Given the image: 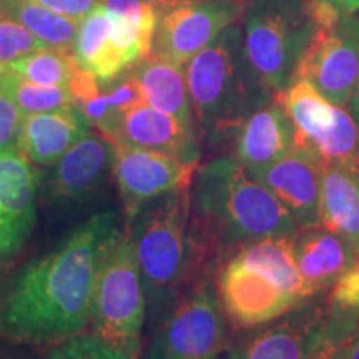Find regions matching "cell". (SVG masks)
Returning a JSON list of instances; mask_svg holds the SVG:
<instances>
[{
	"mask_svg": "<svg viewBox=\"0 0 359 359\" xmlns=\"http://www.w3.org/2000/svg\"><path fill=\"white\" fill-rule=\"evenodd\" d=\"M116 231L115 213L98 212L55 250L29 264L0 306V336L42 346L83 333L98 262Z\"/></svg>",
	"mask_w": 359,
	"mask_h": 359,
	"instance_id": "6da1fadb",
	"label": "cell"
},
{
	"mask_svg": "<svg viewBox=\"0 0 359 359\" xmlns=\"http://www.w3.org/2000/svg\"><path fill=\"white\" fill-rule=\"evenodd\" d=\"M191 230L201 253L226 258L251 241L299 230L275 196L238 163L218 156L196 168L190 183Z\"/></svg>",
	"mask_w": 359,
	"mask_h": 359,
	"instance_id": "7a4b0ae2",
	"label": "cell"
},
{
	"mask_svg": "<svg viewBox=\"0 0 359 359\" xmlns=\"http://www.w3.org/2000/svg\"><path fill=\"white\" fill-rule=\"evenodd\" d=\"M293 236L262 238L223 259L215 290L231 326L262 327L311 299L296 263Z\"/></svg>",
	"mask_w": 359,
	"mask_h": 359,
	"instance_id": "3957f363",
	"label": "cell"
},
{
	"mask_svg": "<svg viewBox=\"0 0 359 359\" xmlns=\"http://www.w3.org/2000/svg\"><path fill=\"white\" fill-rule=\"evenodd\" d=\"M185 75L193 115L210 143L235 138L245 120L275 97L246 55L238 22L188 62Z\"/></svg>",
	"mask_w": 359,
	"mask_h": 359,
	"instance_id": "277c9868",
	"label": "cell"
},
{
	"mask_svg": "<svg viewBox=\"0 0 359 359\" xmlns=\"http://www.w3.org/2000/svg\"><path fill=\"white\" fill-rule=\"evenodd\" d=\"M128 219L147 309L158 320L177 303L201 253L191 230L190 187L148 201Z\"/></svg>",
	"mask_w": 359,
	"mask_h": 359,
	"instance_id": "5b68a950",
	"label": "cell"
},
{
	"mask_svg": "<svg viewBox=\"0 0 359 359\" xmlns=\"http://www.w3.org/2000/svg\"><path fill=\"white\" fill-rule=\"evenodd\" d=\"M147 296L128 231L118 230L103 250L93 283V333L133 359H140Z\"/></svg>",
	"mask_w": 359,
	"mask_h": 359,
	"instance_id": "8992f818",
	"label": "cell"
},
{
	"mask_svg": "<svg viewBox=\"0 0 359 359\" xmlns=\"http://www.w3.org/2000/svg\"><path fill=\"white\" fill-rule=\"evenodd\" d=\"M246 55L269 92L278 95L294 79L316 19L309 0H248L241 15Z\"/></svg>",
	"mask_w": 359,
	"mask_h": 359,
	"instance_id": "52a82bcc",
	"label": "cell"
},
{
	"mask_svg": "<svg viewBox=\"0 0 359 359\" xmlns=\"http://www.w3.org/2000/svg\"><path fill=\"white\" fill-rule=\"evenodd\" d=\"M215 283L201 281L160 318L145 359H218L231 346Z\"/></svg>",
	"mask_w": 359,
	"mask_h": 359,
	"instance_id": "ba28073f",
	"label": "cell"
},
{
	"mask_svg": "<svg viewBox=\"0 0 359 359\" xmlns=\"http://www.w3.org/2000/svg\"><path fill=\"white\" fill-rule=\"evenodd\" d=\"M294 79L306 80L333 105L346 107L359 82V15L316 24Z\"/></svg>",
	"mask_w": 359,
	"mask_h": 359,
	"instance_id": "9c48e42d",
	"label": "cell"
},
{
	"mask_svg": "<svg viewBox=\"0 0 359 359\" xmlns=\"http://www.w3.org/2000/svg\"><path fill=\"white\" fill-rule=\"evenodd\" d=\"M243 0H188L158 12L151 55L185 67L243 15Z\"/></svg>",
	"mask_w": 359,
	"mask_h": 359,
	"instance_id": "30bf717a",
	"label": "cell"
},
{
	"mask_svg": "<svg viewBox=\"0 0 359 359\" xmlns=\"http://www.w3.org/2000/svg\"><path fill=\"white\" fill-rule=\"evenodd\" d=\"M114 145V173L127 215H133L148 201L190 187L198 163L183 161L163 151L125 143Z\"/></svg>",
	"mask_w": 359,
	"mask_h": 359,
	"instance_id": "8fae6325",
	"label": "cell"
},
{
	"mask_svg": "<svg viewBox=\"0 0 359 359\" xmlns=\"http://www.w3.org/2000/svg\"><path fill=\"white\" fill-rule=\"evenodd\" d=\"M323 296L231 344L223 359H308L326 336Z\"/></svg>",
	"mask_w": 359,
	"mask_h": 359,
	"instance_id": "7c38bea8",
	"label": "cell"
},
{
	"mask_svg": "<svg viewBox=\"0 0 359 359\" xmlns=\"http://www.w3.org/2000/svg\"><path fill=\"white\" fill-rule=\"evenodd\" d=\"M37 173L17 147L0 150V262L12 259L37 222Z\"/></svg>",
	"mask_w": 359,
	"mask_h": 359,
	"instance_id": "4fadbf2b",
	"label": "cell"
},
{
	"mask_svg": "<svg viewBox=\"0 0 359 359\" xmlns=\"http://www.w3.org/2000/svg\"><path fill=\"white\" fill-rule=\"evenodd\" d=\"M97 128L111 143L163 151L190 163L200 161L195 127L147 105L145 102L120 111Z\"/></svg>",
	"mask_w": 359,
	"mask_h": 359,
	"instance_id": "5bb4252c",
	"label": "cell"
},
{
	"mask_svg": "<svg viewBox=\"0 0 359 359\" xmlns=\"http://www.w3.org/2000/svg\"><path fill=\"white\" fill-rule=\"evenodd\" d=\"M323 168L313 151L294 145L280 160L248 173L280 201L302 230L321 224Z\"/></svg>",
	"mask_w": 359,
	"mask_h": 359,
	"instance_id": "9a60e30c",
	"label": "cell"
},
{
	"mask_svg": "<svg viewBox=\"0 0 359 359\" xmlns=\"http://www.w3.org/2000/svg\"><path fill=\"white\" fill-rule=\"evenodd\" d=\"M114 145L102 133L88 132L53 163L45 198L57 206L92 198L111 173Z\"/></svg>",
	"mask_w": 359,
	"mask_h": 359,
	"instance_id": "2e32d148",
	"label": "cell"
},
{
	"mask_svg": "<svg viewBox=\"0 0 359 359\" xmlns=\"http://www.w3.org/2000/svg\"><path fill=\"white\" fill-rule=\"evenodd\" d=\"M293 248L304 290L311 299L325 294L358 259V253L343 236L321 224L296 231Z\"/></svg>",
	"mask_w": 359,
	"mask_h": 359,
	"instance_id": "e0dca14e",
	"label": "cell"
},
{
	"mask_svg": "<svg viewBox=\"0 0 359 359\" xmlns=\"http://www.w3.org/2000/svg\"><path fill=\"white\" fill-rule=\"evenodd\" d=\"M90 120L75 103L64 109L24 115L17 148L35 165H53L90 132Z\"/></svg>",
	"mask_w": 359,
	"mask_h": 359,
	"instance_id": "ac0fdd59",
	"label": "cell"
},
{
	"mask_svg": "<svg viewBox=\"0 0 359 359\" xmlns=\"http://www.w3.org/2000/svg\"><path fill=\"white\" fill-rule=\"evenodd\" d=\"M233 156L246 172L266 167L294 147V127L276 97L251 114L233 138Z\"/></svg>",
	"mask_w": 359,
	"mask_h": 359,
	"instance_id": "d6986e66",
	"label": "cell"
},
{
	"mask_svg": "<svg viewBox=\"0 0 359 359\" xmlns=\"http://www.w3.org/2000/svg\"><path fill=\"white\" fill-rule=\"evenodd\" d=\"M110 19V39L128 72L151 53L158 11L148 0H102Z\"/></svg>",
	"mask_w": 359,
	"mask_h": 359,
	"instance_id": "ffe728a7",
	"label": "cell"
},
{
	"mask_svg": "<svg viewBox=\"0 0 359 359\" xmlns=\"http://www.w3.org/2000/svg\"><path fill=\"white\" fill-rule=\"evenodd\" d=\"M320 222L343 236L359 257V161L323 168Z\"/></svg>",
	"mask_w": 359,
	"mask_h": 359,
	"instance_id": "44dd1931",
	"label": "cell"
},
{
	"mask_svg": "<svg viewBox=\"0 0 359 359\" xmlns=\"http://www.w3.org/2000/svg\"><path fill=\"white\" fill-rule=\"evenodd\" d=\"M130 70L140 85L143 102L147 105L195 127L185 67L150 53Z\"/></svg>",
	"mask_w": 359,
	"mask_h": 359,
	"instance_id": "7402d4cb",
	"label": "cell"
},
{
	"mask_svg": "<svg viewBox=\"0 0 359 359\" xmlns=\"http://www.w3.org/2000/svg\"><path fill=\"white\" fill-rule=\"evenodd\" d=\"M72 53L80 69L95 77L100 85L114 82L125 74L111 45L110 19L103 4L80 20Z\"/></svg>",
	"mask_w": 359,
	"mask_h": 359,
	"instance_id": "603a6c76",
	"label": "cell"
},
{
	"mask_svg": "<svg viewBox=\"0 0 359 359\" xmlns=\"http://www.w3.org/2000/svg\"><path fill=\"white\" fill-rule=\"evenodd\" d=\"M294 127V143H306L320 138L334 120L336 105L325 98L303 79H293L276 95Z\"/></svg>",
	"mask_w": 359,
	"mask_h": 359,
	"instance_id": "cb8c5ba5",
	"label": "cell"
},
{
	"mask_svg": "<svg viewBox=\"0 0 359 359\" xmlns=\"http://www.w3.org/2000/svg\"><path fill=\"white\" fill-rule=\"evenodd\" d=\"M0 15L20 22L45 47L72 52L80 22L30 0H0Z\"/></svg>",
	"mask_w": 359,
	"mask_h": 359,
	"instance_id": "d4e9b609",
	"label": "cell"
},
{
	"mask_svg": "<svg viewBox=\"0 0 359 359\" xmlns=\"http://www.w3.org/2000/svg\"><path fill=\"white\" fill-rule=\"evenodd\" d=\"M296 147L313 151L323 167L341 165L348 167L359 161V128L346 107L336 105L334 120L320 138L306 143H294Z\"/></svg>",
	"mask_w": 359,
	"mask_h": 359,
	"instance_id": "484cf974",
	"label": "cell"
},
{
	"mask_svg": "<svg viewBox=\"0 0 359 359\" xmlns=\"http://www.w3.org/2000/svg\"><path fill=\"white\" fill-rule=\"evenodd\" d=\"M77 70L79 65L74 53L60 48L43 47L15 60L7 67L6 72L32 83L70 87Z\"/></svg>",
	"mask_w": 359,
	"mask_h": 359,
	"instance_id": "4316f807",
	"label": "cell"
},
{
	"mask_svg": "<svg viewBox=\"0 0 359 359\" xmlns=\"http://www.w3.org/2000/svg\"><path fill=\"white\" fill-rule=\"evenodd\" d=\"M0 88L12 98L22 116L64 109L74 103L70 87L27 82L11 72L0 74Z\"/></svg>",
	"mask_w": 359,
	"mask_h": 359,
	"instance_id": "83f0119b",
	"label": "cell"
},
{
	"mask_svg": "<svg viewBox=\"0 0 359 359\" xmlns=\"http://www.w3.org/2000/svg\"><path fill=\"white\" fill-rule=\"evenodd\" d=\"M323 296L326 320L349 333L359 331V257Z\"/></svg>",
	"mask_w": 359,
	"mask_h": 359,
	"instance_id": "f1b7e54d",
	"label": "cell"
},
{
	"mask_svg": "<svg viewBox=\"0 0 359 359\" xmlns=\"http://www.w3.org/2000/svg\"><path fill=\"white\" fill-rule=\"evenodd\" d=\"M43 359H133L111 346L97 333H79L53 344Z\"/></svg>",
	"mask_w": 359,
	"mask_h": 359,
	"instance_id": "f546056e",
	"label": "cell"
},
{
	"mask_svg": "<svg viewBox=\"0 0 359 359\" xmlns=\"http://www.w3.org/2000/svg\"><path fill=\"white\" fill-rule=\"evenodd\" d=\"M43 47L45 45L20 22L0 15V74L15 60Z\"/></svg>",
	"mask_w": 359,
	"mask_h": 359,
	"instance_id": "4dcf8cb0",
	"label": "cell"
},
{
	"mask_svg": "<svg viewBox=\"0 0 359 359\" xmlns=\"http://www.w3.org/2000/svg\"><path fill=\"white\" fill-rule=\"evenodd\" d=\"M22 114L11 97L0 88V150L17 147Z\"/></svg>",
	"mask_w": 359,
	"mask_h": 359,
	"instance_id": "1f68e13d",
	"label": "cell"
},
{
	"mask_svg": "<svg viewBox=\"0 0 359 359\" xmlns=\"http://www.w3.org/2000/svg\"><path fill=\"white\" fill-rule=\"evenodd\" d=\"M316 24L330 22L338 17L353 15L359 11V0H309Z\"/></svg>",
	"mask_w": 359,
	"mask_h": 359,
	"instance_id": "d6a6232c",
	"label": "cell"
},
{
	"mask_svg": "<svg viewBox=\"0 0 359 359\" xmlns=\"http://www.w3.org/2000/svg\"><path fill=\"white\" fill-rule=\"evenodd\" d=\"M30 2L39 4L48 11H53L60 15L70 17L74 20H83L88 12H92L102 0H30Z\"/></svg>",
	"mask_w": 359,
	"mask_h": 359,
	"instance_id": "836d02e7",
	"label": "cell"
},
{
	"mask_svg": "<svg viewBox=\"0 0 359 359\" xmlns=\"http://www.w3.org/2000/svg\"><path fill=\"white\" fill-rule=\"evenodd\" d=\"M348 341H341L325 336L323 343L314 349V353L308 359H343V351Z\"/></svg>",
	"mask_w": 359,
	"mask_h": 359,
	"instance_id": "e575fe53",
	"label": "cell"
},
{
	"mask_svg": "<svg viewBox=\"0 0 359 359\" xmlns=\"http://www.w3.org/2000/svg\"><path fill=\"white\" fill-rule=\"evenodd\" d=\"M25 346L27 344H19V343L0 346V359H40L37 354L29 351Z\"/></svg>",
	"mask_w": 359,
	"mask_h": 359,
	"instance_id": "d590c367",
	"label": "cell"
},
{
	"mask_svg": "<svg viewBox=\"0 0 359 359\" xmlns=\"http://www.w3.org/2000/svg\"><path fill=\"white\" fill-rule=\"evenodd\" d=\"M346 109L349 114H351L353 120L356 122L358 128H359V82L356 83V87H354L351 97H349V100L346 103Z\"/></svg>",
	"mask_w": 359,
	"mask_h": 359,
	"instance_id": "8d00e7d4",
	"label": "cell"
},
{
	"mask_svg": "<svg viewBox=\"0 0 359 359\" xmlns=\"http://www.w3.org/2000/svg\"><path fill=\"white\" fill-rule=\"evenodd\" d=\"M343 359H359V331L348 341L343 351Z\"/></svg>",
	"mask_w": 359,
	"mask_h": 359,
	"instance_id": "74e56055",
	"label": "cell"
},
{
	"mask_svg": "<svg viewBox=\"0 0 359 359\" xmlns=\"http://www.w3.org/2000/svg\"><path fill=\"white\" fill-rule=\"evenodd\" d=\"M148 2L154 6L156 11H163V8H168L172 6H177V4H182V2H188V0H148ZM243 2H248V0H243Z\"/></svg>",
	"mask_w": 359,
	"mask_h": 359,
	"instance_id": "f35d334b",
	"label": "cell"
}]
</instances>
